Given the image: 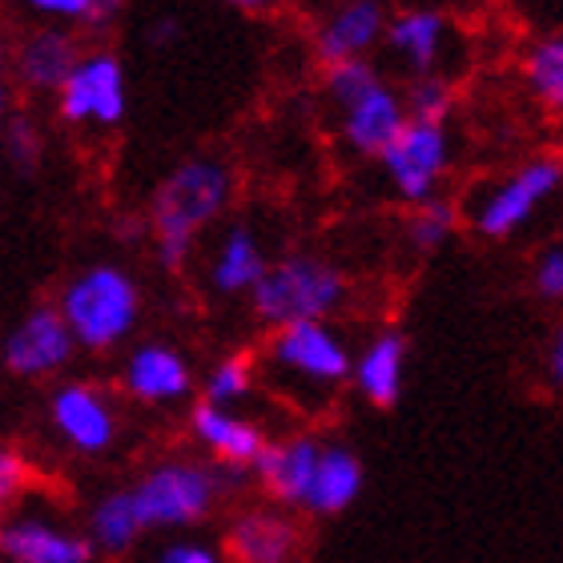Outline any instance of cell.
Listing matches in <instances>:
<instances>
[{"label":"cell","instance_id":"obj_31","mask_svg":"<svg viewBox=\"0 0 563 563\" xmlns=\"http://www.w3.org/2000/svg\"><path fill=\"white\" fill-rule=\"evenodd\" d=\"M531 282H536V294L548 298V302H563V246H548L536 258V271H531Z\"/></svg>","mask_w":563,"mask_h":563},{"label":"cell","instance_id":"obj_26","mask_svg":"<svg viewBox=\"0 0 563 563\" xmlns=\"http://www.w3.org/2000/svg\"><path fill=\"white\" fill-rule=\"evenodd\" d=\"M459 230V210L446 198L422 201L415 206V213L407 218V242H411L419 254H434L443 250Z\"/></svg>","mask_w":563,"mask_h":563},{"label":"cell","instance_id":"obj_18","mask_svg":"<svg viewBox=\"0 0 563 563\" xmlns=\"http://www.w3.org/2000/svg\"><path fill=\"white\" fill-rule=\"evenodd\" d=\"M81 57L85 53L77 45V36L65 24H48V29H36L16 45L12 73H16V85L29 89V93L57 97L73 77V69L81 65Z\"/></svg>","mask_w":563,"mask_h":563},{"label":"cell","instance_id":"obj_17","mask_svg":"<svg viewBox=\"0 0 563 563\" xmlns=\"http://www.w3.org/2000/svg\"><path fill=\"white\" fill-rule=\"evenodd\" d=\"M121 387L130 399L145 402V407H169V402H181L194 390V371H189L186 354L177 346L141 342L121 366Z\"/></svg>","mask_w":563,"mask_h":563},{"label":"cell","instance_id":"obj_34","mask_svg":"<svg viewBox=\"0 0 563 563\" xmlns=\"http://www.w3.org/2000/svg\"><path fill=\"white\" fill-rule=\"evenodd\" d=\"M543 371L555 390H563V327L548 339V354H543Z\"/></svg>","mask_w":563,"mask_h":563},{"label":"cell","instance_id":"obj_27","mask_svg":"<svg viewBox=\"0 0 563 563\" xmlns=\"http://www.w3.org/2000/svg\"><path fill=\"white\" fill-rule=\"evenodd\" d=\"M24 4L53 24H85V29H106L125 9V0H24Z\"/></svg>","mask_w":563,"mask_h":563},{"label":"cell","instance_id":"obj_35","mask_svg":"<svg viewBox=\"0 0 563 563\" xmlns=\"http://www.w3.org/2000/svg\"><path fill=\"white\" fill-rule=\"evenodd\" d=\"M181 36V21L177 16H157V21L150 24V33H145V41H150L153 48H169Z\"/></svg>","mask_w":563,"mask_h":563},{"label":"cell","instance_id":"obj_12","mask_svg":"<svg viewBox=\"0 0 563 563\" xmlns=\"http://www.w3.org/2000/svg\"><path fill=\"white\" fill-rule=\"evenodd\" d=\"M387 4L383 0H339L314 29V53L322 65L366 60L378 45H387Z\"/></svg>","mask_w":563,"mask_h":563},{"label":"cell","instance_id":"obj_5","mask_svg":"<svg viewBox=\"0 0 563 563\" xmlns=\"http://www.w3.org/2000/svg\"><path fill=\"white\" fill-rule=\"evenodd\" d=\"M266 371H274L302 399H330L354 378V354L327 322H294L271 330Z\"/></svg>","mask_w":563,"mask_h":563},{"label":"cell","instance_id":"obj_16","mask_svg":"<svg viewBox=\"0 0 563 563\" xmlns=\"http://www.w3.org/2000/svg\"><path fill=\"white\" fill-rule=\"evenodd\" d=\"M407 125H411L407 97L383 81V85H375L363 101H354L351 109H342L339 137L354 157H375V162H383V153L402 137Z\"/></svg>","mask_w":563,"mask_h":563},{"label":"cell","instance_id":"obj_23","mask_svg":"<svg viewBox=\"0 0 563 563\" xmlns=\"http://www.w3.org/2000/svg\"><path fill=\"white\" fill-rule=\"evenodd\" d=\"M85 536H89L97 555H109V560L130 555L141 536H145L133 487H118V492L101 495V499L89 507V516H85Z\"/></svg>","mask_w":563,"mask_h":563},{"label":"cell","instance_id":"obj_6","mask_svg":"<svg viewBox=\"0 0 563 563\" xmlns=\"http://www.w3.org/2000/svg\"><path fill=\"white\" fill-rule=\"evenodd\" d=\"M560 189H563V157L540 153V157L523 162L519 169H511L507 177H499V181L483 194L475 213H471V225H475V234L492 238V242L511 238V234H519Z\"/></svg>","mask_w":563,"mask_h":563},{"label":"cell","instance_id":"obj_10","mask_svg":"<svg viewBox=\"0 0 563 563\" xmlns=\"http://www.w3.org/2000/svg\"><path fill=\"white\" fill-rule=\"evenodd\" d=\"M48 422H53L60 443L77 455H106L109 446L118 443L121 431L118 407L93 383H65V387L53 390Z\"/></svg>","mask_w":563,"mask_h":563},{"label":"cell","instance_id":"obj_21","mask_svg":"<svg viewBox=\"0 0 563 563\" xmlns=\"http://www.w3.org/2000/svg\"><path fill=\"white\" fill-rule=\"evenodd\" d=\"M446 36L451 24L439 9H402L390 16L387 48L407 65L411 77H431L446 53Z\"/></svg>","mask_w":563,"mask_h":563},{"label":"cell","instance_id":"obj_13","mask_svg":"<svg viewBox=\"0 0 563 563\" xmlns=\"http://www.w3.org/2000/svg\"><path fill=\"white\" fill-rule=\"evenodd\" d=\"M322 451H327V439L306 434V431L274 439V443L266 446V455H262L258 467H254V479H258L262 492L274 499V507L306 511V499H310V487H314Z\"/></svg>","mask_w":563,"mask_h":563},{"label":"cell","instance_id":"obj_32","mask_svg":"<svg viewBox=\"0 0 563 563\" xmlns=\"http://www.w3.org/2000/svg\"><path fill=\"white\" fill-rule=\"evenodd\" d=\"M153 563H230L222 548H213L206 540H169L165 548H157Z\"/></svg>","mask_w":563,"mask_h":563},{"label":"cell","instance_id":"obj_9","mask_svg":"<svg viewBox=\"0 0 563 563\" xmlns=\"http://www.w3.org/2000/svg\"><path fill=\"white\" fill-rule=\"evenodd\" d=\"M383 169H387L390 189L402 201H411V206L434 201L446 169H451V137H446V125H419V121H411L402 130V137L383 153Z\"/></svg>","mask_w":563,"mask_h":563},{"label":"cell","instance_id":"obj_14","mask_svg":"<svg viewBox=\"0 0 563 563\" xmlns=\"http://www.w3.org/2000/svg\"><path fill=\"white\" fill-rule=\"evenodd\" d=\"M302 531L286 507H246L225 523L222 552L230 563H294Z\"/></svg>","mask_w":563,"mask_h":563},{"label":"cell","instance_id":"obj_29","mask_svg":"<svg viewBox=\"0 0 563 563\" xmlns=\"http://www.w3.org/2000/svg\"><path fill=\"white\" fill-rule=\"evenodd\" d=\"M375 85H383L378 69L371 60H342V65H330L327 77H322V93L334 101V109H351L354 101H363Z\"/></svg>","mask_w":563,"mask_h":563},{"label":"cell","instance_id":"obj_3","mask_svg":"<svg viewBox=\"0 0 563 563\" xmlns=\"http://www.w3.org/2000/svg\"><path fill=\"white\" fill-rule=\"evenodd\" d=\"M246 475L225 471L218 463H198V459H162L150 471H141L133 483L141 523L145 531H186L198 528L213 516L222 495L242 483Z\"/></svg>","mask_w":563,"mask_h":563},{"label":"cell","instance_id":"obj_8","mask_svg":"<svg viewBox=\"0 0 563 563\" xmlns=\"http://www.w3.org/2000/svg\"><path fill=\"white\" fill-rule=\"evenodd\" d=\"M77 346L81 342L65 322L60 306H33V310H24V318L4 339V371L12 378H24V383L53 378L73 363Z\"/></svg>","mask_w":563,"mask_h":563},{"label":"cell","instance_id":"obj_15","mask_svg":"<svg viewBox=\"0 0 563 563\" xmlns=\"http://www.w3.org/2000/svg\"><path fill=\"white\" fill-rule=\"evenodd\" d=\"M0 555L9 563H93L97 552L85 531H73L48 516H12L0 528Z\"/></svg>","mask_w":563,"mask_h":563},{"label":"cell","instance_id":"obj_19","mask_svg":"<svg viewBox=\"0 0 563 563\" xmlns=\"http://www.w3.org/2000/svg\"><path fill=\"white\" fill-rule=\"evenodd\" d=\"M266 274H271V262H266L258 234L246 222H234L222 234V242L213 246L210 266H206V286L218 298H250Z\"/></svg>","mask_w":563,"mask_h":563},{"label":"cell","instance_id":"obj_30","mask_svg":"<svg viewBox=\"0 0 563 563\" xmlns=\"http://www.w3.org/2000/svg\"><path fill=\"white\" fill-rule=\"evenodd\" d=\"M4 153H9V165L21 177H33L41 169V157H45V137L36 130L33 118L24 113H9L4 121Z\"/></svg>","mask_w":563,"mask_h":563},{"label":"cell","instance_id":"obj_28","mask_svg":"<svg viewBox=\"0 0 563 563\" xmlns=\"http://www.w3.org/2000/svg\"><path fill=\"white\" fill-rule=\"evenodd\" d=\"M402 97H407L411 121H419V125H446L451 113H455V85L446 81V77H439V73L415 77Z\"/></svg>","mask_w":563,"mask_h":563},{"label":"cell","instance_id":"obj_25","mask_svg":"<svg viewBox=\"0 0 563 563\" xmlns=\"http://www.w3.org/2000/svg\"><path fill=\"white\" fill-rule=\"evenodd\" d=\"M254 383H258L254 358H250V354H225V358H218V363L210 366V375L201 383V399L213 402V407L238 411V407L254 395Z\"/></svg>","mask_w":563,"mask_h":563},{"label":"cell","instance_id":"obj_24","mask_svg":"<svg viewBox=\"0 0 563 563\" xmlns=\"http://www.w3.org/2000/svg\"><path fill=\"white\" fill-rule=\"evenodd\" d=\"M523 81L548 113H563V33L540 36L523 53Z\"/></svg>","mask_w":563,"mask_h":563},{"label":"cell","instance_id":"obj_33","mask_svg":"<svg viewBox=\"0 0 563 563\" xmlns=\"http://www.w3.org/2000/svg\"><path fill=\"white\" fill-rule=\"evenodd\" d=\"M24 479H29V467L16 451H0V499L12 504L16 495L24 492Z\"/></svg>","mask_w":563,"mask_h":563},{"label":"cell","instance_id":"obj_4","mask_svg":"<svg viewBox=\"0 0 563 563\" xmlns=\"http://www.w3.org/2000/svg\"><path fill=\"white\" fill-rule=\"evenodd\" d=\"M346 302V274L314 254H286L250 294V310L262 327L282 330L294 322H322Z\"/></svg>","mask_w":563,"mask_h":563},{"label":"cell","instance_id":"obj_22","mask_svg":"<svg viewBox=\"0 0 563 563\" xmlns=\"http://www.w3.org/2000/svg\"><path fill=\"white\" fill-rule=\"evenodd\" d=\"M363 459L354 455L346 443H327L322 451V463H318L314 487H310V499H306V511L318 519H334L342 511H351L354 499L363 495Z\"/></svg>","mask_w":563,"mask_h":563},{"label":"cell","instance_id":"obj_20","mask_svg":"<svg viewBox=\"0 0 563 563\" xmlns=\"http://www.w3.org/2000/svg\"><path fill=\"white\" fill-rule=\"evenodd\" d=\"M354 390L363 395L371 407L387 411L402 399V383H407V339L399 330H383L354 354Z\"/></svg>","mask_w":563,"mask_h":563},{"label":"cell","instance_id":"obj_7","mask_svg":"<svg viewBox=\"0 0 563 563\" xmlns=\"http://www.w3.org/2000/svg\"><path fill=\"white\" fill-rule=\"evenodd\" d=\"M130 109V85H125V65L118 53L109 48H93L85 53L81 65L73 69L65 89L57 93V113L73 130H113L121 125Z\"/></svg>","mask_w":563,"mask_h":563},{"label":"cell","instance_id":"obj_36","mask_svg":"<svg viewBox=\"0 0 563 563\" xmlns=\"http://www.w3.org/2000/svg\"><path fill=\"white\" fill-rule=\"evenodd\" d=\"M225 9H238V12H271L278 9V0H222Z\"/></svg>","mask_w":563,"mask_h":563},{"label":"cell","instance_id":"obj_2","mask_svg":"<svg viewBox=\"0 0 563 563\" xmlns=\"http://www.w3.org/2000/svg\"><path fill=\"white\" fill-rule=\"evenodd\" d=\"M60 314L73 327L81 351L89 354H106L118 351L121 342L137 330L141 318V286L125 266H113V262H97V266H85L77 271L65 290L57 298Z\"/></svg>","mask_w":563,"mask_h":563},{"label":"cell","instance_id":"obj_1","mask_svg":"<svg viewBox=\"0 0 563 563\" xmlns=\"http://www.w3.org/2000/svg\"><path fill=\"white\" fill-rule=\"evenodd\" d=\"M230 198H234V174L218 157H189L165 177L150 201V234L162 271H186L201 230H210L222 218Z\"/></svg>","mask_w":563,"mask_h":563},{"label":"cell","instance_id":"obj_11","mask_svg":"<svg viewBox=\"0 0 563 563\" xmlns=\"http://www.w3.org/2000/svg\"><path fill=\"white\" fill-rule=\"evenodd\" d=\"M189 434H194V443H198L218 467L238 471V475H254L258 459L266 455V446L274 443V439H266V431H262L254 419L230 411V407H213V402H206V399L189 411Z\"/></svg>","mask_w":563,"mask_h":563}]
</instances>
